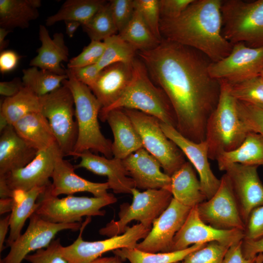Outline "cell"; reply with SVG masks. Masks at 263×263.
<instances>
[{
	"instance_id": "cell-1",
	"label": "cell",
	"mask_w": 263,
	"mask_h": 263,
	"mask_svg": "<svg viewBox=\"0 0 263 263\" xmlns=\"http://www.w3.org/2000/svg\"><path fill=\"white\" fill-rule=\"evenodd\" d=\"M152 82L174 110L178 132L195 142L205 140L207 121L220 97L221 80L209 72L211 61L192 48L163 38L155 48L138 51Z\"/></svg>"
},
{
	"instance_id": "cell-2",
	"label": "cell",
	"mask_w": 263,
	"mask_h": 263,
	"mask_svg": "<svg viewBox=\"0 0 263 263\" xmlns=\"http://www.w3.org/2000/svg\"><path fill=\"white\" fill-rule=\"evenodd\" d=\"M222 0H194L177 18L160 19L163 38L192 48L212 62L226 57L233 44L222 34Z\"/></svg>"
},
{
	"instance_id": "cell-3",
	"label": "cell",
	"mask_w": 263,
	"mask_h": 263,
	"mask_svg": "<svg viewBox=\"0 0 263 263\" xmlns=\"http://www.w3.org/2000/svg\"><path fill=\"white\" fill-rule=\"evenodd\" d=\"M132 68V78L125 92L111 106L101 109L99 118L115 109H133L153 116L176 129V114L164 91L152 82L139 58L134 59Z\"/></svg>"
},
{
	"instance_id": "cell-4",
	"label": "cell",
	"mask_w": 263,
	"mask_h": 263,
	"mask_svg": "<svg viewBox=\"0 0 263 263\" xmlns=\"http://www.w3.org/2000/svg\"><path fill=\"white\" fill-rule=\"evenodd\" d=\"M218 104L209 116L206 128L205 141L209 159L216 160L225 152L238 148L251 132L241 119L237 100L231 93L229 84L221 80Z\"/></svg>"
},
{
	"instance_id": "cell-5",
	"label": "cell",
	"mask_w": 263,
	"mask_h": 263,
	"mask_svg": "<svg viewBox=\"0 0 263 263\" xmlns=\"http://www.w3.org/2000/svg\"><path fill=\"white\" fill-rule=\"evenodd\" d=\"M68 78L62 84L71 91L75 102V118L77 125V137L73 152L85 150L99 152L112 158V142L101 132L98 122L102 106L90 88L78 81L71 71L67 69Z\"/></svg>"
},
{
	"instance_id": "cell-6",
	"label": "cell",
	"mask_w": 263,
	"mask_h": 263,
	"mask_svg": "<svg viewBox=\"0 0 263 263\" xmlns=\"http://www.w3.org/2000/svg\"><path fill=\"white\" fill-rule=\"evenodd\" d=\"M224 38L232 44L242 42L263 47V0H223L221 6Z\"/></svg>"
},
{
	"instance_id": "cell-7",
	"label": "cell",
	"mask_w": 263,
	"mask_h": 263,
	"mask_svg": "<svg viewBox=\"0 0 263 263\" xmlns=\"http://www.w3.org/2000/svg\"><path fill=\"white\" fill-rule=\"evenodd\" d=\"M38 200L35 213L43 219L56 224L81 223L82 217L103 216L101 209L115 203L116 197L111 193L102 197H77L72 195L59 198L51 195L50 187Z\"/></svg>"
},
{
	"instance_id": "cell-8",
	"label": "cell",
	"mask_w": 263,
	"mask_h": 263,
	"mask_svg": "<svg viewBox=\"0 0 263 263\" xmlns=\"http://www.w3.org/2000/svg\"><path fill=\"white\" fill-rule=\"evenodd\" d=\"M40 112L46 117L64 156L73 152L77 137L74 99L65 84L39 97Z\"/></svg>"
},
{
	"instance_id": "cell-9",
	"label": "cell",
	"mask_w": 263,
	"mask_h": 263,
	"mask_svg": "<svg viewBox=\"0 0 263 263\" xmlns=\"http://www.w3.org/2000/svg\"><path fill=\"white\" fill-rule=\"evenodd\" d=\"M123 109L138 132L143 147L171 176L186 162L182 151L165 134L157 118L136 110Z\"/></svg>"
},
{
	"instance_id": "cell-10",
	"label": "cell",
	"mask_w": 263,
	"mask_h": 263,
	"mask_svg": "<svg viewBox=\"0 0 263 263\" xmlns=\"http://www.w3.org/2000/svg\"><path fill=\"white\" fill-rule=\"evenodd\" d=\"M131 194L132 204L121 206L119 220H112L101 229V234L110 237L121 234L133 220L151 228L153 222L167 209L173 198L170 191L166 189H150L140 192L133 188Z\"/></svg>"
},
{
	"instance_id": "cell-11",
	"label": "cell",
	"mask_w": 263,
	"mask_h": 263,
	"mask_svg": "<svg viewBox=\"0 0 263 263\" xmlns=\"http://www.w3.org/2000/svg\"><path fill=\"white\" fill-rule=\"evenodd\" d=\"M91 220V217H88L82 224L80 233L73 244L67 246H62L61 254L68 263H87L100 257L103 254L109 251L123 248H135L138 242L144 239L151 228L138 223L132 226H128L121 234L104 240L86 241L83 240L82 234Z\"/></svg>"
},
{
	"instance_id": "cell-12",
	"label": "cell",
	"mask_w": 263,
	"mask_h": 263,
	"mask_svg": "<svg viewBox=\"0 0 263 263\" xmlns=\"http://www.w3.org/2000/svg\"><path fill=\"white\" fill-rule=\"evenodd\" d=\"M220 181L213 196L196 206L199 215L205 223L217 229L244 231L245 223L225 173Z\"/></svg>"
},
{
	"instance_id": "cell-13",
	"label": "cell",
	"mask_w": 263,
	"mask_h": 263,
	"mask_svg": "<svg viewBox=\"0 0 263 263\" xmlns=\"http://www.w3.org/2000/svg\"><path fill=\"white\" fill-rule=\"evenodd\" d=\"M263 70V47H250L242 42L233 44L226 57L209 67L211 76L230 83L259 76Z\"/></svg>"
},
{
	"instance_id": "cell-14",
	"label": "cell",
	"mask_w": 263,
	"mask_h": 263,
	"mask_svg": "<svg viewBox=\"0 0 263 263\" xmlns=\"http://www.w3.org/2000/svg\"><path fill=\"white\" fill-rule=\"evenodd\" d=\"M30 222L25 232L10 245L8 254L0 263H21L28 254L47 247L56 235L60 231L80 229L81 223L56 224L47 221L35 212L29 217Z\"/></svg>"
},
{
	"instance_id": "cell-15",
	"label": "cell",
	"mask_w": 263,
	"mask_h": 263,
	"mask_svg": "<svg viewBox=\"0 0 263 263\" xmlns=\"http://www.w3.org/2000/svg\"><path fill=\"white\" fill-rule=\"evenodd\" d=\"M244 238L243 230L219 229L207 225L200 218L196 206L190 209L184 223L175 235L171 252L183 250L195 244L211 242L231 246Z\"/></svg>"
},
{
	"instance_id": "cell-16",
	"label": "cell",
	"mask_w": 263,
	"mask_h": 263,
	"mask_svg": "<svg viewBox=\"0 0 263 263\" xmlns=\"http://www.w3.org/2000/svg\"><path fill=\"white\" fill-rule=\"evenodd\" d=\"M191 208L173 198L167 209L153 222L147 236L135 248L149 253L171 252L174 237Z\"/></svg>"
},
{
	"instance_id": "cell-17",
	"label": "cell",
	"mask_w": 263,
	"mask_h": 263,
	"mask_svg": "<svg viewBox=\"0 0 263 263\" xmlns=\"http://www.w3.org/2000/svg\"><path fill=\"white\" fill-rule=\"evenodd\" d=\"M258 168L231 164L223 170L228 177L245 225L251 212L263 205V184Z\"/></svg>"
},
{
	"instance_id": "cell-18",
	"label": "cell",
	"mask_w": 263,
	"mask_h": 263,
	"mask_svg": "<svg viewBox=\"0 0 263 263\" xmlns=\"http://www.w3.org/2000/svg\"><path fill=\"white\" fill-rule=\"evenodd\" d=\"M160 125L165 134L180 148L198 174L202 190L207 200L211 198L218 189L221 181L210 168L206 141H192L183 136L174 127L160 121Z\"/></svg>"
},
{
	"instance_id": "cell-19",
	"label": "cell",
	"mask_w": 263,
	"mask_h": 263,
	"mask_svg": "<svg viewBox=\"0 0 263 263\" xmlns=\"http://www.w3.org/2000/svg\"><path fill=\"white\" fill-rule=\"evenodd\" d=\"M61 153L56 144L38 152L35 158L25 167L3 175L10 188L13 191L26 192L34 188L50 184L56 158Z\"/></svg>"
},
{
	"instance_id": "cell-20",
	"label": "cell",
	"mask_w": 263,
	"mask_h": 263,
	"mask_svg": "<svg viewBox=\"0 0 263 263\" xmlns=\"http://www.w3.org/2000/svg\"><path fill=\"white\" fill-rule=\"evenodd\" d=\"M122 162L135 188L170 191V176L161 171L159 162L144 147L128 156Z\"/></svg>"
},
{
	"instance_id": "cell-21",
	"label": "cell",
	"mask_w": 263,
	"mask_h": 263,
	"mask_svg": "<svg viewBox=\"0 0 263 263\" xmlns=\"http://www.w3.org/2000/svg\"><path fill=\"white\" fill-rule=\"evenodd\" d=\"M71 156L80 158L75 169L82 168L99 175L106 176L109 188L115 193H130L135 188L133 179L128 176L122 160L108 158L94 154L90 150L73 153Z\"/></svg>"
},
{
	"instance_id": "cell-22",
	"label": "cell",
	"mask_w": 263,
	"mask_h": 263,
	"mask_svg": "<svg viewBox=\"0 0 263 263\" xmlns=\"http://www.w3.org/2000/svg\"><path fill=\"white\" fill-rule=\"evenodd\" d=\"M60 153L56 157L52 176L53 182L50 187L52 195L58 197L61 194L73 195L78 192H88L94 197L108 194V183H95L85 179L74 171V166L64 159Z\"/></svg>"
},
{
	"instance_id": "cell-23",
	"label": "cell",
	"mask_w": 263,
	"mask_h": 263,
	"mask_svg": "<svg viewBox=\"0 0 263 263\" xmlns=\"http://www.w3.org/2000/svg\"><path fill=\"white\" fill-rule=\"evenodd\" d=\"M132 75V63H114L101 70L90 88L101 105V109L109 107L120 98L131 83Z\"/></svg>"
},
{
	"instance_id": "cell-24",
	"label": "cell",
	"mask_w": 263,
	"mask_h": 263,
	"mask_svg": "<svg viewBox=\"0 0 263 263\" xmlns=\"http://www.w3.org/2000/svg\"><path fill=\"white\" fill-rule=\"evenodd\" d=\"M107 121L113 135L112 151L114 158L123 160L143 148L141 137L123 109H115L100 118Z\"/></svg>"
},
{
	"instance_id": "cell-25",
	"label": "cell",
	"mask_w": 263,
	"mask_h": 263,
	"mask_svg": "<svg viewBox=\"0 0 263 263\" xmlns=\"http://www.w3.org/2000/svg\"><path fill=\"white\" fill-rule=\"evenodd\" d=\"M39 38L41 46L37 50V56L30 61V66L58 75H67V70L61 67L62 62L67 61L69 56L63 34L56 33L52 38L46 26L40 25Z\"/></svg>"
},
{
	"instance_id": "cell-26",
	"label": "cell",
	"mask_w": 263,
	"mask_h": 263,
	"mask_svg": "<svg viewBox=\"0 0 263 263\" xmlns=\"http://www.w3.org/2000/svg\"><path fill=\"white\" fill-rule=\"evenodd\" d=\"M38 151L28 144L9 125L0 136V175L22 168L36 157Z\"/></svg>"
},
{
	"instance_id": "cell-27",
	"label": "cell",
	"mask_w": 263,
	"mask_h": 263,
	"mask_svg": "<svg viewBox=\"0 0 263 263\" xmlns=\"http://www.w3.org/2000/svg\"><path fill=\"white\" fill-rule=\"evenodd\" d=\"M170 177V192L180 203L192 208L207 200L196 171L189 161H186Z\"/></svg>"
},
{
	"instance_id": "cell-28",
	"label": "cell",
	"mask_w": 263,
	"mask_h": 263,
	"mask_svg": "<svg viewBox=\"0 0 263 263\" xmlns=\"http://www.w3.org/2000/svg\"><path fill=\"white\" fill-rule=\"evenodd\" d=\"M12 126L17 134L38 152L57 144L48 120L40 112L30 113Z\"/></svg>"
},
{
	"instance_id": "cell-29",
	"label": "cell",
	"mask_w": 263,
	"mask_h": 263,
	"mask_svg": "<svg viewBox=\"0 0 263 263\" xmlns=\"http://www.w3.org/2000/svg\"><path fill=\"white\" fill-rule=\"evenodd\" d=\"M48 185L36 187L26 192L13 190L15 204L10 214V233L6 242L7 246L20 236L25 221L35 212L38 200Z\"/></svg>"
},
{
	"instance_id": "cell-30",
	"label": "cell",
	"mask_w": 263,
	"mask_h": 263,
	"mask_svg": "<svg viewBox=\"0 0 263 263\" xmlns=\"http://www.w3.org/2000/svg\"><path fill=\"white\" fill-rule=\"evenodd\" d=\"M216 161L222 171L226 166L231 164L263 167V135L249 132L238 148L221 154Z\"/></svg>"
},
{
	"instance_id": "cell-31",
	"label": "cell",
	"mask_w": 263,
	"mask_h": 263,
	"mask_svg": "<svg viewBox=\"0 0 263 263\" xmlns=\"http://www.w3.org/2000/svg\"><path fill=\"white\" fill-rule=\"evenodd\" d=\"M40 0H0V27L24 29L39 17Z\"/></svg>"
},
{
	"instance_id": "cell-32",
	"label": "cell",
	"mask_w": 263,
	"mask_h": 263,
	"mask_svg": "<svg viewBox=\"0 0 263 263\" xmlns=\"http://www.w3.org/2000/svg\"><path fill=\"white\" fill-rule=\"evenodd\" d=\"M107 2L104 0H67L56 14L47 18L45 25L50 26L59 21L74 20L82 26L88 22Z\"/></svg>"
},
{
	"instance_id": "cell-33",
	"label": "cell",
	"mask_w": 263,
	"mask_h": 263,
	"mask_svg": "<svg viewBox=\"0 0 263 263\" xmlns=\"http://www.w3.org/2000/svg\"><path fill=\"white\" fill-rule=\"evenodd\" d=\"M40 110L39 97L24 87L17 94L7 97L0 106V113L13 125L25 116Z\"/></svg>"
},
{
	"instance_id": "cell-34",
	"label": "cell",
	"mask_w": 263,
	"mask_h": 263,
	"mask_svg": "<svg viewBox=\"0 0 263 263\" xmlns=\"http://www.w3.org/2000/svg\"><path fill=\"white\" fill-rule=\"evenodd\" d=\"M207 244H195L183 250L169 252L149 253L136 248H123L113 251L123 261L128 260L130 263H176Z\"/></svg>"
},
{
	"instance_id": "cell-35",
	"label": "cell",
	"mask_w": 263,
	"mask_h": 263,
	"mask_svg": "<svg viewBox=\"0 0 263 263\" xmlns=\"http://www.w3.org/2000/svg\"><path fill=\"white\" fill-rule=\"evenodd\" d=\"M118 34L137 52L152 50L157 47L162 41L153 35L140 14L135 10L130 21Z\"/></svg>"
},
{
	"instance_id": "cell-36",
	"label": "cell",
	"mask_w": 263,
	"mask_h": 263,
	"mask_svg": "<svg viewBox=\"0 0 263 263\" xmlns=\"http://www.w3.org/2000/svg\"><path fill=\"white\" fill-rule=\"evenodd\" d=\"M24 87L39 97L51 93L62 85L67 75H58L49 71L31 67L22 70Z\"/></svg>"
},
{
	"instance_id": "cell-37",
	"label": "cell",
	"mask_w": 263,
	"mask_h": 263,
	"mask_svg": "<svg viewBox=\"0 0 263 263\" xmlns=\"http://www.w3.org/2000/svg\"><path fill=\"white\" fill-rule=\"evenodd\" d=\"M105 48L102 57L96 64L101 70L116 63H132L137 51L125 41L119 34L113 35L103 41Z\"/></svg>"
},
{
	"instance_id": "cell-38",
	"label": "cell",
	"mask_w": 263,
	"mask_h": 263,
	"mask_svg": "<svg viewBox=\"0 0 263 263\" xmlns=\"http://www.w3.org/2000/svg\"><path fill=\"white\" fill-rule=\"evenodd\" d=\"M82 27L91 41H103L117 34L118 30L113 19L109 1Z\"/></svg>"
},
{
	"instance_id": "cell-39",
	"label": "cell",
	"mask_w": 263,
	"mask_h": 263,
	"mask_svg": "<svg viewBox=\"0 0 263 263\" xmlns=\"http://www.w3.org/2000/svg\"><path fill=\"white\" fill-rule=\"evenodd\" d=\"M227 82L238 101L263 109V80L260 75L236 83Z\"/></svg>"
},
{
	"instance_id": "cell-40",
	"label": "cell",
	"mask_w": 263,
	"mask_h": 263,
	"mask_svg": "<svg viewBox=\"0 0 263 263\" xmlns=\"http://www.w3.org/2000/svg\"><path fill=\"white\" fill-rule=\"evenodd\" d=\"M229 246L218 242L208 243L176 263H222Z\"/></svg>"
},
{
	"instance_id": "cell-41",
	"label": "cell",
	"mask_w": 263,
	"mask_h": 263,
	"mask_svg": "<svg viewBox=\"0 0 263 263\" xmlns=\"http://www.w3.org/2000/svg\"><path fill=\"white\" fill-rule=\"evenodd\" d=\"M133 1L135 10L140 14L153 35L162 40L163 38L159 28V0H133Z\"/></svg>"
},
{
	"instance_id": "cell-42",
	"label": "cell",
	"mask_w": 263,
	"mask_h": 263,
	"mask_svg": "<svg viewBox=\"0 0 263 263\" xmlns=\"http://www.w3.org/2000/svg\"><path fill=\"white\" fill-rule=\"evenodd\" d=\"M105 48L104 41H91L77 56L70 60L68 69H74L98 63Z\"/></svg>"
},
{
	"instance_id": "cell-43",
	"label": "cell",
	"mask_w": 263,
	"mask_h": 263,
	"mask_svg": "<svg viewBox=\"0 0 263 263\" xmlns=\"http://www.w3.org/2000/svg\"><path fill=\"white\" fill-rule=\"evenodd\" d=\"M62 246L59 239L53 240L45 249L27 255L24 260L31 263H68L61 254Z\"/></svg>"
},
{
	"instance_id": "cell-44",
	"label": "cell",
	"mask_w": 263,
	"mask_h": 263,
	"mask_svg": "<svg viewBox=\"0 0 263 263\" xmlns=\"http://www.w3.org/2000/svg\"><path fill=\"white\" fill-rule=\"evenodd\" d=\"M240 117L250 131L263 135V109L237 100Z\"/></svg>"
},
{
	"instance_id": "cell-45",
	"label": "cell",
	"mask_w": 263,
	"mask_h": 263,
	"mask_svg": "<svg viewBox=\"0 0 263 263\" xmlns=\"http://www.w3.org/2000/svg\"><path fill=\"white\" fill-rule=\"evenodd\" d=\"M114 24L120 32L131 20L135 11L133 0H112L109 1Z\"/></svg>"
},
{
	"instance_id": "cell-46",
	"label": "cell",
	"mask_w": 263,
	"mask_h": 263,
	"mask_svg": "<svg viewBox=\"0 0 263 263\" xmlns=\"http://www.w3.org/2000/svg\"><path fill=\"white\" fill-rule=\"evenodd\" d=\"M244 232V240H255L263 237V205L251 212Z\"/></svg>"
},
{
	"instance_id": "cell-47",
	"label": "cell",
	"mask_w": 263,
	"mask_h": 263,
	"mask_svg": "<svg viewBox=\"0 0 263 263\" xmlns=\"http://www.w3.org/2000/svg\"><path fill=\"white\" fill-rule=\"evenodd\" d=\"M194 0H159L160 19L179 17Z\"/></svg>"
},
{
	"instance_id": "cell-48",
	"label": "cell",
	"mask_w": 263,
	"mask_h": 263,
	"mask_svg": "<svg viewBox=\"0 0 263 263\" xmlns=\"http://www.w3.org/2000/svg\"><path fill=\"white\" fill-rule=\"evenodd\" d=\"M69 69L78 81L90 88L96 82L101 71L96 64Z\"/></svg>"
},
{
	"instance_id": "cell-49",
	"label": "cell",
	"mask_w": 263,
	"mask_h": 263,
	"mask_svg": "<svg viewBox=\"0 0 263 263\" xmlns=\"http://www.w3.org/2000/svg\"><path fill=\"white\" fill-rule=\"evenodd\" d=\"M242 241L243 240L229 246L222 263H256L257 257L246 259L244 256L242 250Z\"/></svg>"
},
{
	"instance_id": "cell-50",
	"label": "cell",
	"mask_w": 263,
	"mask_h": 263,
	"mask_svg": "<svg viewBox=\"0 0 263 263\" xmlns=\"http://www.w3.org/2000/svg\"><path fill=\"white\" fill-rule=\"evenodd\" d=\"M20 56L14 51L4 50L0 53V71L2 74L10 73L17 67Z\"/></svg>"
},
{
	"instance_id": "cell-51",
	"label": "cell",
	"mask_w": 263,
	"mask_h": 263,
	"mask_svg": "<svg viewBox=\"0 0 263 263\" xmlns=\"http://www.w3.org/2000/svg\"><path fill=\"white\" fill-rule=\"evenodd\" d=\"M242 250L244 256L252 259L261 253L263 254V237L255 240H243Z\"/></svg>"
},
{
	"instance_id": "cell-52",
	"label": "cell",
	"mask_w": 263,
	"mask_h": 263,
	"mask_svg": "<svg viewBox=\"0 0 263 263\" xmlns=\"http://www.w3.org/2000/svg\"><path fill=\"white\" fill-rule=\"evenodd\" d=\"M24 87L22 80L16 78L10 81L0 82V94L7 97L17 94Z\"/></svg>"
},
{
	"instance_id": "cell-53",
	"label": "cell",
	"mask_w": 263,
	"mask_h": 263,
	"mask_svg": "<svg viewBox=\"0 0 263 263\" xmlns=\"http://www.w3.org/2000/svg\"><path fill=\"white\" fill-rule=\"evenodd\" d=\"M10 214L7 215L5 218L0 220V252L5 247L4 243L5 241L6 236L8 232V227H10Z\"/></svg>"
},
{
	"instance_id": "cell-54",
	"label": "cell",
	"mask_w": 263,
	"mask_h": 263,
	"mask_svg": "<svg viewBox=\"0 0 263 263\" xmlns=\"http://www.w3.org/2000/svg\"><path fill=\"white\" fill-rule=\"evenodd\" d=\"M14 192L9 187L3 175H0V198H13Z\"/></svg>"
},
{
	"instance_id": "cell-55",
	"label": "cell",
	"mask_w": 263,
	"mask_h": 263,
	"mask_svg": "<svg viewBox=\"0 0 263 263\" xmlns=\"http://www.w3.org/2000/svg\"><path fill=\"white\" fill-rule=\"evenodd\" d=\"M14 204L13 198H0V214L12 211Z\"/></svg>"
},
{
	"instance_id": "cell-56",
	"label": "cell",
	"mask_w": 263,
	"mask_h": 263,
	"mask_svg": "<svg viewBox=\"0 0 263 263\" xmlns=\"http://www.w3.org/2000/svg\"><path fill=\"white\" fill-rule=\"evenodd\" d=\"M65 25L66 34L69 38H73L78 27L81 24L76 21L65 20L64 21Z\"/></svg>"
},
{
	"instance_id": "cell-57",
	"label": "cell",
	"mask_w": 263,
	"mask_h": 263,
	"mask_svg": "<svg viewBox=\"0 0 263 263\" xmlns=\"http://www.w3.org/2000/svg\"><path fill=\"white\" fill-rule=\"evenodd\" d=\"M10 32V30L4 28H0V52L4 50V49L8 45V41L6 40V37L8 34Z\"/></svg>"
},
{
	"instance_id": "cell-58",
	"label": "cell",
	"mask_w": 263,
	"mask_h": 263,
	"mask_svg": "<svg viewBox=\"0 0 263 263\" xmlns=\"http://www.w3.org/2000/svg\"><path fill=\"white\" fill-rule=\"evenodd\" d=\"M117 259V256L108 257H99L94 260L87 263H114Z\"/></svg>"
},
{
	"instance_id": "cell-59",
	"label": "cell",
	"mask_w": 263,
	"mask_h": 263,
	"mask_svg": "<svg viewBox=\"0 0 263 263\" xmlns=\"http://www.w3.org/2000/svg\"><path fill=\"white\" fill-rule=\"evenodd\" d=\"M9 124L5 116L0 113V132H1Z\"/></svg>"
},
{
	"instance_id": "cell-60",
	"label": "cell",
	"mask_w": 263,
	"mask_h": 263,
	"mask_svg": "<svg viewBox=\"0 0 263 263\" xmlns=\"http://www.w3.org/2000/svg\"><path fill=\"white\" fill-rule=\"evenodd\" d=\"M256 263H263V254L261 253L257 255Z\"/></svg>"
},
{
	"instance_id": "cell-61",
	"label": "cell",
	"mask_w": 263,
	"mask_h": 263,
	"mask_svg": "<svg viewBox=\"0 0 263 263\" xmlns=\"http://www.w3.org/2000/svg\"><path fill=\"white\" fill-rule=\"evenodd\" d=\"M123 261L118 257H117V259L115 262L114 263H123Z\"/></svg>"
},
{
	"instance_id": "cell-62",
	"label": "cell",
	"mask_w": 263,
	"mask_h": 263,
	"mask_svg": "<svg viewBox=\"0 0 263 263\" xmlns=\"http://www.w3.org/2000/svg\"><path fill=\"white\" fill-rule=\"evenodd\" d=\"M260 76L262 79V80H263V70L262 71L261 74H260Z\"/></svg>"
}]
</instances>
